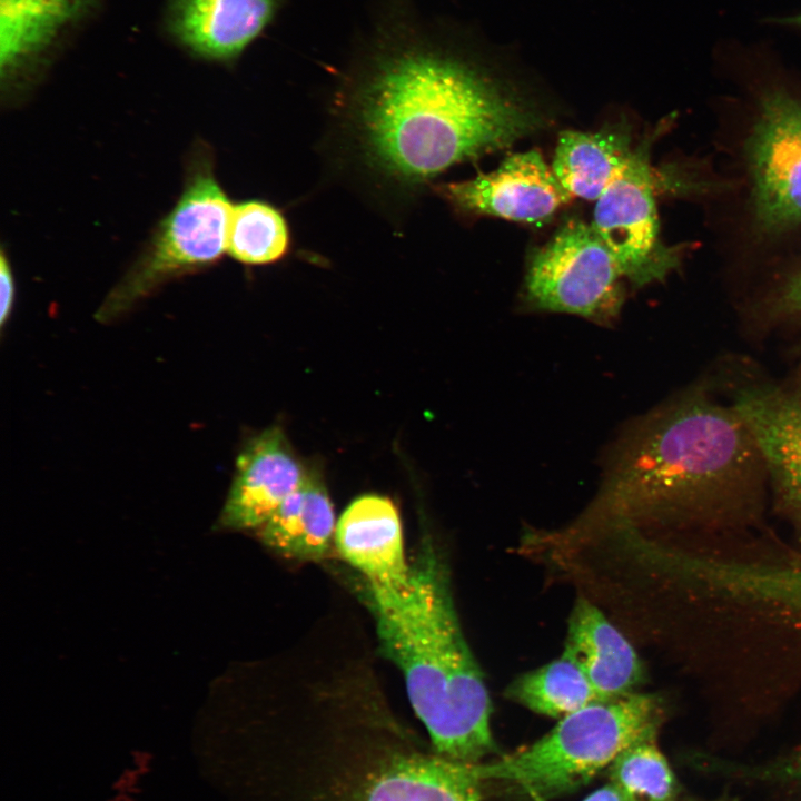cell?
Instances as JSON below:
<instances>
[{
  "label": "cell",
  "mask_w": 801,
  "mask_h": 801,
  "mask_svg": "<svg viewBox=\"0 0 801 801\" xmlns=\"http://www.w3.org/2000/svg\"><path fill=\"white\" fill-rule=\"evenodd\" d=\"M339 97L365 164L404 187L545 125L515 88L439 40L404 0L386 1Z\"/></svg>",
  "instance_id": "6da1fadb"
},
{
  "label": "cell",
  "mask_w": 801,
  "mask_h": 801,
  "mask_svg": "<svg viewBox=\"0 0 801 801\" xmlns=\"http://www.w3.org/2000/svg\"><path fill=\"white\" fill-rule=\"evenodd\" d=\"M765 476L756 439L734 405L690 392L622 438L594 513L627 522L713 516L750 501Z\"/></svg>",
  "instance_id": "7a4b0ae2"
},
{
  "label": "cell",
  "mask_w": 801,
  "mask_h": 801,
  "mask_svg": "<svg viewBox=\"0 0 801 801\" xmlns=\"http://www.w3.org/2000/svg\"><path fill=\"white\" fill-rule=\"evenodd\" d=\"M383 654L402 672L409 702L438 755L475 764L496 751L492 703L464 637L445 560L431 542L405 583H363Z\"/></svg>",
  "instance_id": "3957f363"
},
{
  "label": "cell",
  "mask_w": 801,
  "mask_h": 801,
  "mask_svg": "<svg viewBox=\"0 0 801 801\" xmlns=\"http://www.w3.org/2000/svg\"><path fill=\"white\" fill-rule=\"evenodd\" d=\"M662 721L656 696L632 692L568 714L530 746L471 768L481 782L512 783L548 801L586 784L632 743L656 738Z\"/></svg>",
  "instance_id": "277c9868"
},
{
  "label": "cell",
  "mask_w": 801,
  "mask_h": 801,
  "mask_svg": "<svg viewBox=\"0 0 801 801\" xmlns=\"http://www.w3.org/2000/svg\"><path fill=\"white\" fill-rule=\"evenodd\" d=\"M231 212L212 161L205 152L195 155L178 201L110 291L99 309V319L118 316L169 279L218 261L227 250Z\"/></svg>",
  "instance_id": "5b68a950"
},
{
  "label": "cell",
  "mask_w": 801,
  "mask_h": 801,
  "mask_svg": "<svg viewBox=\"0 0 801 801\" xmlns=\"http://www.w3.org/2000/svg\"><path fill=\"white\" fill-rule=\"evenodd\" d=\"M623 278L616 259L592 225L568 220L533 253L525 294L535 308L606 324L623 304Z\"/></svg>",
  "instance_id": "8992f818"
},
{
  "label": "cell",
  "mask_w": 801,
  "mask_h": 801,
  "mask_svg": "<svg viewBox=\"0 0 801 801\" xmlns=\"http://www.w3.org/2000/svg\"><path fill=\"white\" fill-rule=\"evenodd\" d=\"M652 139L640 144L620 176L595 201L592 227L632 285L664 279L680 264V249L664 244L651 166Z\"/></svg>",
  "instance_id": "52a82bcc"
},
{
  "label": "cell",
  "mask_w": 801,
  "mask_h": 801,
  "mask_svg": "<svg viewBox=\"0 0 801 801\" xmlns=\"http://www.w3.org/2000/svg\"><path fill=\"white\" fill-rule=\"evenodd\" d=\"M755 222L774 234L801 225V99L765 90L746 141Z\"/></svg>",
  "instance_id": "ba28073f"
},
{
  "label": "cell",
  "mask_w": 801,
  "mask_h": 801,
  "mask_svg": "<svg viewBox=\"0 0 801 801\" xmlns=\"http://www.w3.org/2000/svg\"><path fill=\"white\" fill-rule=\"evenodd\" d=\"M438 190L462 212L528 224L548 220L573 198L536 149L513 154L491 172Z\"/></svg>",
  "instance_id": "9c48e42d"
},
{
  "label": "cell",
  "mask_w": 801,
  "mask_h": 801,
  "mask_svg": "<svg viewBox=\"0 0 801 801\" xmlns=\"http://www.w3.org/2000/svg\"><path fill=\"white\" fill-rule=\"evenodd\" d=\"M281 431L274 426L250 439L240 452L218 525L257 530L307 478Z\"/></svg>",
  "instance_id": "30bf717a"
},
{
  "label": "cell",
  "mask_w": 801,
  "mask_h": 801,
  "mask_svg": "<svg viewBox=\"0 0 801 801\" xmlns=\"http://www.w3.org/2000/svg\"><path fill=\"white\" fill-rule=\"evenodd\" d=\"M733 405L756 439L781 502L801 523V388L748 386Z\"/></svg>",
  "instance_id": "8fae6325"
},
{
  "label": "cell",
  "mask_w": 801,
  "mask_h": 801,
  "mask_svg": "<svg viewBox=\"0 0 801 801\" xmlns=\"http://www.w3.org/2000/svg\"><path fill=\"white\" fill-rule=\"evenodd\" d=\"M334 543L363 583L394 587L408 578L402 522L388 497L366 494L350 502L336 523Z\"/></svg>",
  "instance_id": "7c38bea8"
},
{
  "label": "cell",
  "mask_w": 801,
  "mask_h": 801,
  "mask_svg": "<svg viewBox=\"0 0 801 801\" xmlns=\"http://www.w3.org/2000/svg\"><path fill=\"white\" fill-rule=\"evenodd\" d=\"M284 3L285 0H176L172 28L196 55L230 61L266 31Z\"/></svg>",
  "instance_id": "4fadbf2b"
},
{
  "label": "cell",
  "mask_w": 801,
  "mask_h": 801,
  "mask_svg": "<svg viewBox=\"0 0 801 801\" xmlns=\"http://www.w3.org/2000/svg\"><path fill=\"white\" fill-rule=\"evenodd\" d=\"M563 654L583 671L604 700L632 693L643 678L634 647L585 599L577 600L572 609Z\"/></svg>",
  "instance_id": "5bb4252c"
},
{
  "label": "cell",
  "mask_w": 801,
  "mask_h": 801,
  "mask_svg": "<svg viewBox=\"0 0 801 801\" xmlns=\"http://www.w3.org/2000/svg\"><path fill=\"white\" fill-rule=\"evenodd\" d=\"M335 514L323 482L308 474L256 531L260 542L276 554L294 561H320L328 555L335 535Z\"/></svg>",
  "instance_id": "9a60e30c"
},
{
  "label": "cell",
  "mask_w": 801,
  "mask_h": 801,
  "mask_svg": "<svg viewBox=\"0 0 801 801\" xmlns=\"http://www.w3.org/2000/svg\"><path fill=\"white\" fill-rule=\"evenodd\" d=\"M634 149L623 127L596 132L568 129L558 135L551 167L572 197L596 201L624 170Z\"/></svg>",
  "instance_id": "2e32d148"
},
{
  "label": "cell",
  "mask_w": 801,
  "mask_h": 801,
  "mask_svg": "<svg viewBox=\"0 0 801 801\" xmlns=\"http://www.w3.org/2000/svg\"><path fill=\"white\" fill-rule=\"evenodd\" d=\"M471 764L441 755L394 760L373 780L364 801H481Z\"/></svg>",
  "instance_id": "e0dca14e"
},
{
  "label": "cell",
  "mask_w": 801,
  "mask_h": 801,
  "mask_svg": "<svg viewBox=\"0 0 801 801\" xmlns=\"http://www.w3.org/2000/svg\"><path fill=\"white\" fill-rule=\"evenodd\" d=\"M88 0H0V66L10 80L82 10Z\"/></svg>",
  "instance_id": "ac0fdd59"
},
{
  "label": "cell",
  "mask_w": 801,
  "mask_h": 801,
  "mask_svg": "<svg viewBox=\"0 0 801 801\" xmlns=\"http://www.w3.org/2000/svg\"><path fill=\"white\" fill-rule=\"evenodd\" d=\"M505 696L531 711L556 719L606 701L583 671L564 654L515 678L506 688Z\"/></svg>",
  "instance_id": "d6986e66"
},
{
  "label": "cell",
  "mask_w": 801,
  "mask_h": 801,
  "mask_svg": "<svg viewBox=\"0 0 801 801\" xmlns=\"http://www.w3.org/2000/svg\"><path fill=\"white\" fill-rule=\"evenodd\" d=\"M290 235L283 214L270 204L247 200L233 207L227 251L239 263L266 265L289 250Z\"/></svg>",
  "instance_id": "ffe728a7"
},
{
  "label": "cell",
  "mask_w": 801,
  "mask_h": 801,
  "mask_svg": "<svg viewBox=\"0 0 801 801\" xmlns=\"http://www.w3.org/2000/svg\"><path fill=\"white\" fill-rule=\"evenodd\" d=\"M612 783L626 801H675L678 782L656 738L636 741L611 764Z\"/></svg>",
  "instance_id": "44dd1931"
},
{
  "label": "cell",
  "mask_w": 801,
  "mask_h": 801,
  "mask_svg": "<svg viewBox=\"0 0 801 801\" xmlns=\"http://www.w3.org/2000/svg\"><path fill=\"white\" fill-rule=\"evenodd\" d=\"M773 310L801 319V270L794 274L775 296Z\"/></svg>",
  "instance_id": "7402d4cb"
},
{
  "label": "cell",
  "mask_w": 801,
  "mask_h": 801,
  "mask_svg": "<svg viewBox=\"0 0 801 801\" xmlns=\"http://www.w3.org/2000/svg\"><path fill=\"white\" fill-rule=\"evenodd\" d=\"M0 324L3 327L10 317L14 300L13 274L4 253L1 255L0 264Z\"/></svg>",
  "instance_id": "603a6c76"
},
{
  "label": "cell",
  "mask_w": 801,
  "mask_h": 801,
  "mask_svg": "<svg viewBox=\"0 0 801 801\" xmlns=\"http://www.w3.org/2000/svg\"><path fill=\"white\" fill-rule=\"evenodd\" d=\"M775 774L785 780L801 782V751L778 764Z\"/></svg>",
  "instance_id": "cb8c5ba5"
},
{
  "label": "cell",
  "mask_w": 801,
  "mask_h": 801,
  "mask_svg": "<svg viewBox=\"0 0 801 801\" xmlns=\"http://www.w3.org/2000/svg\"><path fill=\"white\" fill-rule=\"evenodd\" d=\"M583 801H626V799L621 793V791L611 782L610 784L604 785L592 792Z\"/></svg>",
  "instance_id": "d4e9b609"
},
{
  "label": "cell",
  "mask_w": 801,
  "mask_h": 801,
  "mask_svg": "<svg viewBox=\"0 0 801 801\" xmlns=\"http://www.w3.org/2000/svg\"><path fill=\"white\" fill-rule=\"evenodd\" d=\"M772 22L781 26L801 28V13L775 18L772 19Z\"/></svg>",
  "instance_id": "484cf974"
},
{
  "label": "cell",
  "mask_w": 801,
  "mask_h": 801,
  "mask_svg": "<svg viewBox=\"0 0 801 801\" xmlns=\"http://www.w3.org/2000/svg\"><path fill=\"white\" fill-rule=\"evenodd\" d=\"M719 801H728V800H719Z\"/></svg>",
  "instance_id": "4316f807"
}]
</instances>
